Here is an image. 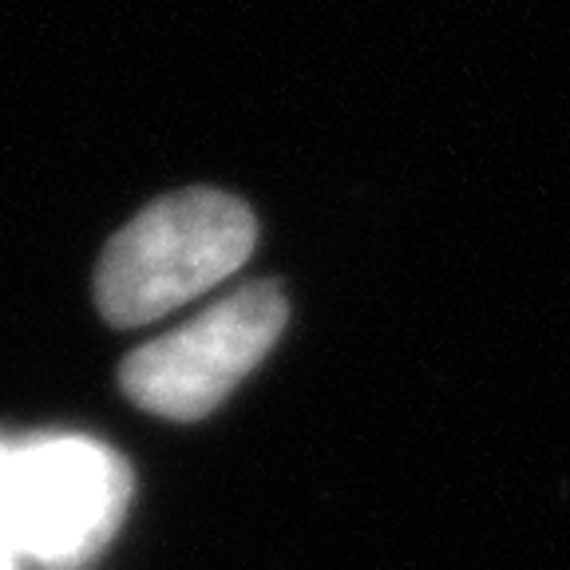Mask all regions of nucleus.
I'll list each match as a JSON object with an SVG mask.
<instances>
[{"instance_id": "f257e3e1", "label": "nucleus", "mask_w": 570, "mask_h": 570, "mask_svg": "<svg viewBox=\"0 0 570 570\" xmlns=\"http://www.w3.org/2000/svg\"><path fill=\"white\" fill-rule=\"evenodd\" d=\"M258 223L246 203L223 190H178L107 242L96 274V302L119 330L167 317L246 266Z\"/></svg>"}, {"instance_id": "f03ea898", "label": "nucleus", "mask_w": 570, "mask_h": 570, "mask_svg": "<svg viewBox=\"0 0 570 570\" xmlns=\"http://www.w3.org/2000/svg\"><path fill=\"white\" fill-rule=\"evenodd\" d=\"M131 503V468L91 436L9 440L0 480V547L12 559L80 570L119 531Z\"/></svg>"}, {"instance_id": "7ed1b4c3", "label": "nucleus", "mask_w": 570, "mask_h": 570, "mask_svg": "<svg viewBox=\"0 0 570 570\" xmlns=\"http://www.w3.org/2000/svg\"><path fill=\"white\" fill-rule=\"evenodd\" d=\"M285 313L289 305L274 282L246 285L167 337L135 348L119 368L124 392L167 420L206 416L262 365L282 337Z\"/></svg>"}, {"instance_id": "20e7f679", "label": "nucleus", "mask_w": 570, "mask_h": 570, "mask_svg": "<svg viewBox=\"0 0 570 570\" xmlns=\"http://www.w3.org/2000/svg\"><path fill=\"white\" fill-rule=\"evenodd\" d=\"M4 455H9V440L0 436V480H4ZM0 551H4V547H0ZM4 554H9V551H4ZM9 559H12V554H9Z\"/></svg>"}, {"instance_id": "39448f33", "label": "nucleus", "mask_w": 570, "mask_h": 570, "mask_svg": "<svg viewBox=\"0 0 570 570\" xmlns=\"http://www.w3.org/2000/svg\"><path fill=\"white\" fill-rule=\"evenodd\" d=\"M0 570H17V559H9V554L0 551Z\"/></svg>"}]
</instances>
